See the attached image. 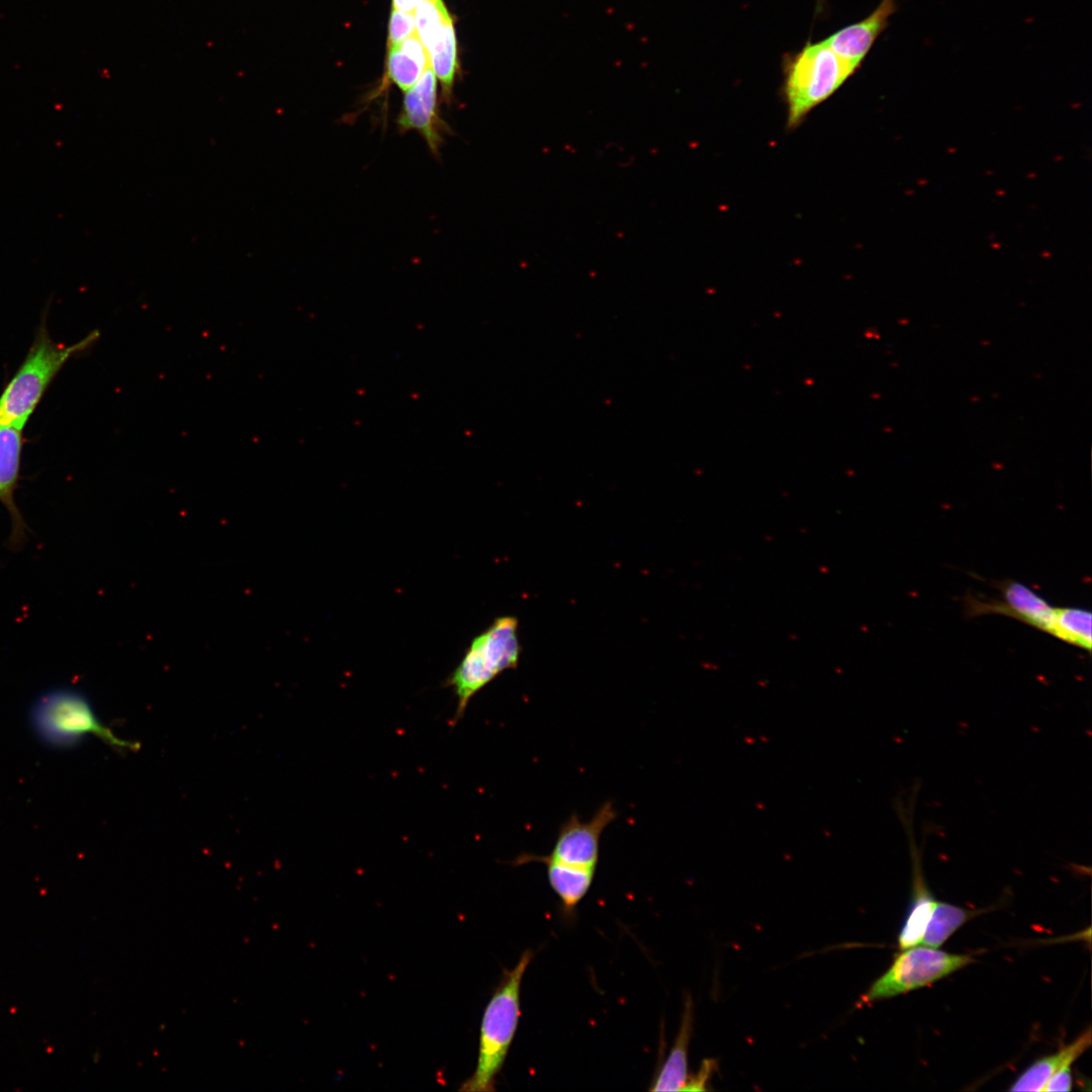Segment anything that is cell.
Returning <instances> with one entry per match:
<instances>
[{
    "label": "cell",
    "mask_w": 1092,
    "mask_h": 1092,
    "mask_svg": "<svg viewBox=\"0 0 1092 1092\" xmlns=\"http://www.w3.org/2000/svg\"><path fill=\"white\" fill-rule=\"evenodd\" d=\"M532 958L533 952L527 949L513 969L504 971L481 1018L475 1070L461 1084L459 1090H494L496 1075L504 1065L518 1028L521 984Z\"/></svg>",
    "instance_id": "cell-1"
},
{
    "label": "cell",
    "mask_w": 1092,
    "mask_h": 1092,
    "mask_svg": "<svg viewBox=\"0 0 1092 1092\" xmlns=\"http://www.w3.org/2000/svg\"><path fill=\"white\" fill-rule=\"evenodd\" d=\"M521 652L519 621L515 616L497 617L472 639L445 682L457 699L453 724L463 717L470 700L481 689L502 672L517 668Z\"/></svg>",
    "instance_id": "cell-2"
},
{
    "label": "cell",
    "mask_w": 1092,
    "mask_h": 1092,
    "mask_svg": "<svg viewBox=\"0 0 1092 1092\" xmlns=\"http://www.w3.org/2000/svg\"><path fill=\"white\" fill-rule=\"evenodd\" d=\"M855 72L823 40L808 41L801 51L787 57L784 63V95L789 125L799 124Z\"/></svg>",
    "instance_id": "cell-3"
},
{
    "label": "cell",
    "mask_w": 1092,
    "mask_h": 1092,
    "mask_svg": "<svg viewBox=\"0 0 1092 1092\" xmlns=\"http://www.w3.org/2000/svg\"><path fill=\"white\" fill-rule=\"evenodd\" d=\"M97 337L98 333L93 332L78 343L65 346L53 342L44 333L39 335L0 396V425L23 429L63 365Z\"/></svg>",
    "instance_id": "cell-4"
},
{
    "label": "cell",
    "mask_w": 1092,
    "mask_h": 1092,
    "mask_svg": "<svg viewBox=\"0 0 1092 1092\" xmlns=\"http://www.w3.org/2000/svg\"><path fill=\"white\" fill-rule=\"evenodd\" d=\"M30 721L36 735L51 746H73L89 735L114 747L131 746L98 720L87 697L77 690L60 688L42 694L31 708Z\"/></svg>",
    "instance_id": "cell-5"
},
{
    "label": "cell",
    "mask_w": 1092,
    "mask_h": 1092,
    "mask_svg": "<svg viewBox=\"0 0 1092 1092\" xmlns=\"http://www.w3.org/2000/svg\"><path fill=\"white\" fill-rule=\"evenodd\" d=\"M973 962L970 956L937 948L913 946L897 956L889 970L876 980L862 1002L890 998L929 985Z\"/></svg>",
    "instance_id": "cell-6"
},
{
    "label": "cell",
    "mask_w": 1092,
    "mask_h": 1092,
    "mask_svg": "<svg viewBox=\"0 0 1092 1092\" xmlns=\"http://www.w3.org/2000/svg\"><path fill=\"white\" fill-rule=\"evenodd\" d=\"M617 818L611 801L605 802L592 819L580 821L572 813L561 825L548 858L566 864L595 869L600 854V840L604 830Z\"/></svg>",
    "instance_id": "cell-7"
},
{
    "label": "cell",
    "mask_w": 1092,
    "mask_h": 1092,
    "mask_svg": "<svg viewBox=\"0 0 1092 1092\" xmlns=\"http://www.w3.org/2000/svg\"><path fill=\"white\" fill-rule=\"evenodd\" d=\"M399 131H417L426 142L431 154L440 155V150L451 129L438 110L437 80L434 72L427 68L417 83L404 92L401 110L396 118Z\"/></svg>",
    "instance_id": "cell-8"
},
{
    "label": "cell",
    "mask_w": 1092,
    "mask_h": 1092,
    "mask_svg": "<svg viewBox=\"0 0 1092 1092\" xmlns=\"http://www.w3.org/2000/svg\"><path fill=\"white\" fill-rule=\"evenodd\" d=\"M999 599L988 601L974 597L965 599L970 616L998 614L1018 620L1042 632L1052 633L1056 608L1021 582L1008 579L997 585Z\"/></svg>",
    "instance_id": "cell-9"
},
{
    "label": "cell",
    "mask_w": 1092,
    "mask_h": 1092,
    "mask_svg": "<svg viewBox=\"0 0 1092 1092\" xmlns=\"http://www.w3.org/2000/svg\"><path fill=\"white\" fill-rule=\"evenodd\" d=\"M897 10L896 0H882L864 19L833 32L823 41L855 71Z\"/></svg>",
    "instance_id": "cell-10"
},
{
    "label": "cell",
    "mask_w": 1092,
    "mask_h": 1092,
    "mask_svg": "<svg viewBox=\"0 0 1092 1092\" xmlns=\"http://www.w3.org/2000/svg\"><path fill=\"white\" fill-rule=\"evenodd\" d=\"M22 430L12 425H0V502L10 517L11 531L8 543L12 549L20 548L27 535L25 522L14 499L19 474Z\"/></svg>",
    "instance_id": "cell-11"
},
{
    "label": "cell",
    "mask_w": 1092,
    "mask_h": 1092,
    "mask_svg": "<svg viewBox=\"0 0 1092 1092\" xmlns=\"http://www.w3.org/2000/svg\"><path fill=\"white\" fill-rule=\"evenodd\" d=\"M530 861H539L546 866L549 884L567 911H572L585 896L596 872L595 869L566 864L552 860L546 855L529 853L518 856L514 863L517 866Z\"/></svg>",
    "instance_id": "cell-12"
},
{
    "label": "cell",
    "mask_w": 1092,
    "mask_h": 1092,
    "mask_svg": "<svg viewBox=\"0 0 1092 1092\" xmlns=\"http://www.w3.org/2000/svg\"><path fill=\"white\" fill-rule=\"evenodd\" d=\"M693 1002L690 996L685 1002L680 1027L673 1046L652 1082L651 1091H682L689 1079L688 1049L693 1029Z\"/></svg>",
    "instance_id": "cell-13"
},
{
    "label": "cell",
    "mask_w": 1092,
    "mask_h": 1092,
    "mask_svg": "<svg viewBox=\"0 0 1092 1092\" xmlns=\"http://www.w3.org/2000/svg\"><path fill=\"white\" fill-rule=\"evenodd\" d=\"M1091 1044V1029L1087 1028L1073 1042L1056 1054L1035 1061L1013 1083L1010 1091H1041L1050 1077L1060 1069L1071 1066Z\"/></svg>",
    "instance_id": "cell-14"
},
{
    "label": "cell",
    "mask_w": 1092,
    "mask_h": 1092,
    "mask_svg": "<svg viewBox=\"0 0 1092 1092\" xmlns=\"http://www.w3.org/2000/svg\"><path fill=\"white\" fill-rule=\"evenodd\" d=\"M429 67L428 54L417 33L389 47L387 77L403 92L413 87Z\"/></svg>",
    "instance_id": "cell-15"
},
{
    "label": "cell",
    "mask_w": 1092,
    "mask_h": 1092,
    "mask_svg": "<svg viewBox=\"0 0 1092 1092\" xmlns=\"http://www.w3.org/2000/svg\"><path fill=\"white\" fill-rule=\"evenodd\" d=\"M429 66L439 80L442 95L451 99L455 76L458 69L457 41L453 20L449 21L435 39L426 48Z\"/></svg>",
    "instance_id": "cell-16"
},
{
    "label": "cell",
    "mask_w": 1092,
    "mask_h": 1092,
    "mask_svg": "<svg viewBox=\"0 0 1092 1092\" xmlns=\"http://www.w3.org/2000/svg\"><path fill=\"white\" fill-rule=\"evenodd\" d=\"M1092 615L1074 607L1056 608L1051 635L1076 647L1091 651Z\"/></svg>",
    "instance_id": "cell-17"
},
{
    "label": "cell",
    "mask_w": 1092,
    "mask_h": 1092,
    "mask_svg": "<svg viewBox=\"0 0 1092 1092\" xmlns=\"http://www.w3.org/2000/svg\"><path fill=\"white\" fill-rule=\"evenodd\" d=\"M971 916V912L943 902L936 901L922 944L937 948Z\"/></svg>",
    "instance_id": "cell-18"
},
{
    "label": "cell",
    "mask_w": 1092,
    "mask_h": 1092,
    "mask_svg": "<svg viewBox=\"0 0 1092 1092\" xmlns=\"http://www.w3.org/2000/svg\"><path fill=\"white\" fill-rule=\"evenodd\" d=\"M917 890L898 936L901 949L913 947L922 942L928 921L936 904V900L923 888V885H920Z\"/></svg>",
    "instance_id": "cell-19"
},
{
    "label": "cell",
    "mask_w": 1092,
    "mask_h": 1092,
    "mask_svg": "<svg viewBox=\"0 0 1092 1092\" xmlns=\"http://www.w3.org/2000/svg\"><path fill=\"white\" fill-rule=\"evenodd\" d=\"M415 11L417 35L426 49L452 17L443 0H425Z\"/></svg>",
    "instance_id": "cell-20"
},
{
    "label": "cell",
    "mask_w": 1092,
    "mask_h": 1092,
    "mask_svg": "<svg viewBox=\"0 0 1092 1092\" xmlns=\"http://www.w3.org/2000/svg\"><path fill=\"white\" fill-rule=\"evenodd\" d=\"M416 33L415 15L392 9L388 24V46L400 43Z\"/></svg>",
    "instance_id": "cell-21"
},
{
    "label": "cell",
    "mask_w": 1092,
    "mask_h": 1092,
    "mask_svg": "<svg viewBox=\"0 0 1092 1092\" xmlns=\"http://www.w3.org/2000/svg\"><path fill=\"white\" fill-rule=\"evenodd\" d=\"M716 1069V1063L713 1060H705L702 1063L697 1075L690 1077L687 1081L682 1091H703L706 1090V1085Z\"/></svg>",
    "instance_id": "cell-22"
},
{
    "label": "cell",
    "mask_w": 1092,
    "mask_h": 1092,
    "mask_svg": "<svg viewBox=\"0 0 1092 1092\" xmlns=\"http://www.w3.org/2000/svg\"><path fill=\"white\" fill-rule=\"evenodd\" d=\"M1072 1089V1075L1070 1066H1066L1054 1073L1043 1086V1092L1070 1091Z\"/></svg>",
    "instance_id": "cell-23"
},
{
    "label": "cell",
    "mask_w": 1092,
    "mask_h": 1092,
    "mask_svg": "<svg viewBox=\"0 0 1092 1092\" xmlns=\"http://www.w3.org/2000/svg\"><path fill=\"white\" fill-rule=\"evenodd\" d=\"M425 0H392V9L413 13Z\"/></svg>",
    "instance_id": "cell-24"
},
{
    "label": "cell",
    "mask_w": 1092,
    "mask_h": 1092,
    "mask_svg": "<svg viewBox=\"0 0 1092 1092\" xmlns=\"http://www.w3.org/2000/svg\"><path fill=\"white\" fill-rule=\"evenodd\" d=\"M819 1H821V0H819Z\"/></svg>",
    "instance_id": "cell-25"
}]
</instances>
